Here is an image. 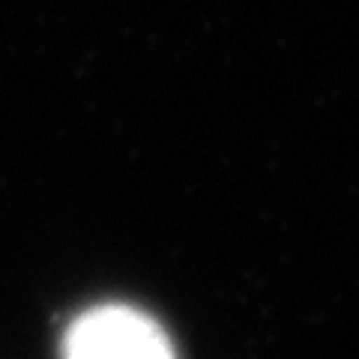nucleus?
<instances>
[{"instance_id":"nucleus-1","label":"nucleus","mask_w":359,"mask_h":359,"mask_svg":"<svg viewBox=\"0 0 359 359\" xmlns=\"http://www.w3.org/2000/svg\"><path fill=\"white\" fill-rule=\"evenodd\" d=\"M63 359H177V353L150 314L129 306H99L66 330Z\"/></svg>"}]
</instances>
